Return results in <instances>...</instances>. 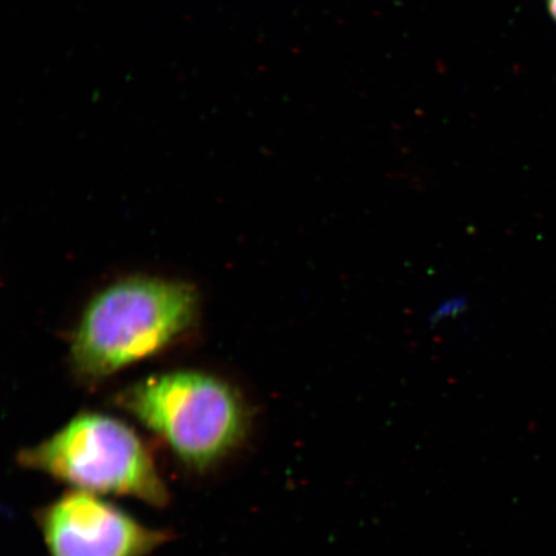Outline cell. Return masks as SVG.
I'll list each match as a JSON object with an SVG mask.
<instances>
[{"label": "cell", "mask_w": 556, "mask_h": 556, "mask_svg": "<svg viewBox=\"0 0 556 556\" xmlns=\"http://www.w3.org/2000/svg\"><path fill=\"white\" fill-rule=\"evenodd\" d=\"M117 403L194 471L224 463L249 434L250 414L241 395L203 372L157 375L127 389Z\"/></svg>", "instance_id": "1"}, {"label": "cell", "mask_w": 556, "mask_h": 556, "mask_svg": "<svg viewBox=\"0 0 556 556\" xmlns=\"http://www.w3.org/2000/svg\"><path fill=\"white\" fill-rule=\"evenodd\" d=\"M189 285L130 278L102 291L88 305L73 342L81 377L100 379L151 356L182 333L197 315Z\"/></svg>", "instance_id": "2"}, {"label": "cell", "mask_w": 556, "mask_h": 556, "mask_svg": "<svg viewBox=\"0 0 556 556\" xmlns=\"http://www.w3.org/2000/svg\"><path fill=\"white\" fill-rule=\"evenodd\" d=\"M21 467L74 490L128 496L163 507L169 491L148 444L116 417L80 414L48 440L17 455Z\"/></svg>", "instance_id": "3"}, {"label": "cell", "mask_w": 556, "mask_h": 556, "mask_svg": "<svg viewBox=\"0 0 556 556\" xmlns=\"http://www.w3.org/2000/svg\"><path fill=\"white\" fill-rule=\"evenodd\" d=\"M50 556H148L169 541L99 495L73 490L37 514Z\"/></svg>", "instance_id": "4"}, {"label": "cell", "mask_w": 556, "mask_h": 556, "mask_svg": "<svg viewBox=\"0 0 556 556\" xmlns=\"http://www.w3.org/2000/svg\"><path fill=\"white\" fill-rule=\"evenodd\" d=\"M547 7L548 12H551V15L556 21V0H547Z\"/></svg>", "instance_id": "5"}]
</instances>
